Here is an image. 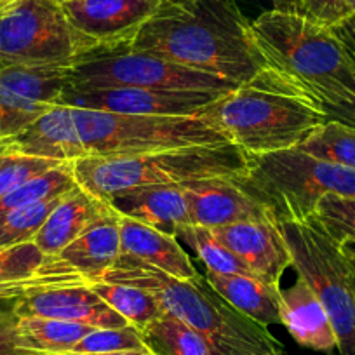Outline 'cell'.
<instances>
[{
	"label": "cell",
	"instance_id": "obj_42",
	"mask_svg": "<svg viewBox=\"0 0 355 355\" xmlns=\"http://www.w3.org/2000/svg\"><path fill=\"white\" fill-rule=\"evenodd\" d=\"M340 245H341V249H343L345 254H347L348 258L355 259V241H354V239H350V241L341 242Z\"/></svg>",
	"mask_w": 355,
	"mask_h": 355
},
{
	"label": "cell",
	"instance_id": "obj_49",
	"mask_svg": "<svg viewBox=\"0 0 355 355\" xmlns=\"http://www.w3.org/2000/svg\"><path fill=\"white\" fill-rule=\"evenodd\" d=\"M352 259V258H350ZM352 261H354V265H355V259H352Z\"/></svg>",
	"mask_w": 355,
	"mask_h": 355
},
{
	"label": "cell",
	"instance_id": "obj_48",
	"mask_svg": "<svg viewBox=\"0 0 355 355\" xmlns=\"http://www.w3.org/2000/svg\"><path fill=\"white\" fill-rule=\"evenodd\" d=\"M2 138H6V136H0V139H2Z\"/></svg>",
	"mask_w": 355,
	"mask_h": 355
},
{
	"label": "cell",
	"instance_id": "obj_20",
	"mask_svg": "<svg viewBox=\"0 0 355 355\" xmlns=\"http://www.w3.org/2000/svg\"><path fill=\"white\" fill-rule=\"evenodd\" d=\"M121 242L122 258L145 263L183 281L200 277L190 254L174 235L121 214Z\"/></svg>",
	"mask_w": 355,
	"mask_h": 355
},
{
	"label": "cell",
	"instance_id": "obj_45",
	"mask_svg": "<svg viewBox=\"0 0 355 355\" xmlns=\"http://www.w3.org/2000/svg\"><path fill=\"white\" fill-rule=\"evenodd\" d=\"M0 355H30V354H25V352H12V354H0Z\"/></svg>",
	"mask_w": 355,
	"mask_h": 355
},
{
	"label": "cell",
	"instance_id": "obj_28",
	"mask_svg": "<svg viewBox=\"0 0 355 355\" xmlns=\"http://www.w3.org/2000/svg\"><path fill=\"white\" fill-rule=\"evenodd\" d=\"M176 237L196 252L197 258L206 266V272L218 275H251L248 266L234 252L228 251L209 228L192 223L183 225L178 228Z\"/></svg>",
	"mask_w": 355,
	"mask_h": 355
},
{
	"label": "cell",
	"instance_id": "obj_35",
	"mask_svg": "<svg viewBox=\"0 0 355 355\" xmlns=\"http://www.w3.org/2000/svg\"><path fill=\"white\" fill-rule=\"evenodd\" d=\"M60 160L42 159V157L25 155L18 152L0 153V199L18 187L25 185L26 182L54 167L61 166Z\"/></svg>",
	"mask_w": 355,
	"mask_h": 355
},
{
	"label": "cell",
	"instance_id": "obj_38",
	"mask_svg": "<svg viewBox=\"0 0 355 355\" xmlns=\"http://www.w3.org/2000/svg\"><path fill=\"white\" fill-rule=\"evenodd\" d=\"M235 4L242 9V4H249L258 15L266 11H300L296 0H235Z\"/></svg>",
	"mask_w": 355,
	"mask_h": 355
},
{
	"label": "cell",
	"instance_id": "obj_27",
	"mask_svg": "<svg viewBox=\"0 0 355 355\" xmlns=\"http://www.w3.org/2000/svg\"><path fill=\"white\" fill-rule=\"evenodd\" d=\"M85 284L93 289L110 309H114L119 315L124 317L131 326L138 327L139 331L145 329L152 320L164 313L155 296L146 293L145 289L105 281H89Z\"/></svg>",
	"mask_w": 355,
	"mask_h": 355
},
{
	"label": "cell",
	"instance_id": "obj_13",
	"mask_svg": "<svg viewBox=\"0 0 355 355\" xmlns=\"http://www.w3.org/2000/svg\"><path fill=\"white\" fill-rule=\"evenodd\" d=\"M162 0H68L63 11L85 51L129 44Z\"/></svg>",
	"mask_w": 355,
	"mask_h": 355
},
{
	"label": "cell",
	"instance_id": "obj_39",
	"mask_svg": "<svg viewBox=\"0 0 355 355\" xmlns=\"http://www.w3.org/2000/svg\"><path fill=\"white\" fill-rule=\"evenodd\" d=\"M331 28L334 30L338 39L345 44V47H347V49L350 51L352 56L355 58V12H352L350 16L341 19L340 23H336V25L331 26Z\"/></svg>",
	"mask_w": 355,
	"mask_h": 355
},
{
	"label": "cell",
	"instance_id": "obj_26",
	"mask_svg": "<svg viewBox=\"0 0 355 355\" xmlns=\"http://www.w3.org/2000/svg\"><path fill=\"white\" fill-rule=\"evenodd\" d=\"M141 336L153 355H214L202 334L167 312L141 329Z\"/></svg>",
	"mask_w": 355,
	"mask_h": 355
},
{
	"label": "cell",
	"instance_id": "obj_29",
	"mask_svg": "<svg viewBox=\"0 0 355 355\" xmlns=\"http://www.w3.org/2000/svg\"><path fill=\"white\" fill-rule=\"evenodd\" d=\"M296 148L315 159L355 169V129L341 122L326 121Z\"/></svg>",
	"mask_w": 355,
	"mask_h": 355
},
{
	"label": "cell",
	"instance_id": "obj_17",
	"mask_svg": "<svg viewBox=\"0 0 355 355\" xmlns=\"http://www.w3.org/2000/svg\"><path fill=\"white\" fill-rule=\"evenodd\" d=\"M18 317H47L68 320L91 327L131 326L122 315L107 305L87 284L47 289L15 300Z\"/></svg>",
	"mask_w": 355,
	"mask_h": 355
},
{
	"label": "cell",
	"instance_id": "obj_33",
	"mask_svg": "<svg viewBox=\"0 0 355 355\" xmlns=\"http://www.w3.org/2000/svg\"><path fill=\"white\" fill-rule=\"evenodd\" d=\"M313 220L334 242L355 241V199L341 196H324L313 213Z\"/></svg>",
	"mask_w": 355,
	"mask_h": 355
},
{
	"label": "cell",
	"instance_id": "obj_21",
	"mask_svg": "<svg viewBox=\"0 0 355 355\" xmlns=\"http://www.w3.org/2000/svg\"><path fill=\"white\" fill-rule=\"evenodd\" d=\"M110 209L112 206L108 202L91 196L82 187H75L58 200L46 223L33 239V244L46 256H60V252L89 225H93Z\"/></svg>",
	"mask_w": 355,
	"mask_h": 355
},
{
	"label": "cell",
	"instance_id": "obj_41",
	"mask_svg": "<svg viewBox=\"0 0 355 355\" xmlns=\"http://www.w3.org/2000/svg\"><path fill=\"white\" fill-rule=\"evenodd\" d=\"M91 355H153L148 348H139V350H125L115 352V354H91Z\"/></svg>",
	"mask_w": 355,
	"mask_h": 355
},
{
	"label": "cell",
	"instance_id": "obj_40",
	"mask_svg": "<svg viewBox=\"0 0 355 355\" xmlns=\"http://www.w3.org/2000/svg\"><path fill=\"white\" fill-rule=\"evenodd\" d=\"M336 6L341 15V19H345L352 12H355V0H336Z\"/></svg>",
	"mask_w": 355,
	"mask_h": 355
},
{
	"label": "cell",
	"instance_id": "obj_2",
	"mask_svg": "<svg viewBox=\"0 0 355 355\" xmlns=\"http://www.w3.org/2000/svg\"><path fill=\"white\" fill-rule=\"evenodd\" d=\"M93 281L119 282L145 289L155 296L164 312L178 317L202 334L214 355L284 354L281 341L270 331L225 302L202 275L183 281L121 256L110 270Z\"/></svg>",
	"mask_w": 355,
	"mask_h": 355
},
{
	"label": "cell",
	"instance_id": "obj_34",
	"mask_svg": "<svg viewBox=\"0 0 355 355\" xmlns=\"http://www.w3.org/2000/svg\"><path fill=\"white\" fill-rule=\"evenodd\" d=\"M146 348L143 343L141 331L135 326L124 327H94L85 334L68 355L115 354V352L139 350Z\"/></svg>",
	"mask_w": 355,
	"mask_h": 355
},
{
	"label": "cell",
	"instance_id": "obj_15",
	"mask_svg": "<svg viewBox=\"0 0 355 355\" xmlns=\"http://www.w3.org/2000/svg\"><path fill=\"white\" fill-rule=\"evenodd\" d=\"M213 234L248 266L252 277L266 284L281 286L282 275L291 268V252L275 218L225 225L213 228Z\"/></svg>",
	"mask_w": 355,
	"mask_h": 355
},
{
	"label": "cell",
	"instance_id": "obj_37",
	"mask_svg": "<svg viewBox=\"0 0 355 355\" xmlns=\"http://www.w3.org/2000/svg\"><path fill=\"white\" fill-rule=\"evenodd\" d=\"M296 2H298L300 11L315 21L327 26H334L341 21L336 0H296Z\"/></svg>",
	"mask_w": 355,
	"mask_h": 355
},
{
	"label": "cell",
	"instance_id": "obj_6",
	"mask_svg": "<svg viewBox=\"0 0 355 355\" xmlns=\"http://www.w3.org/2000/svg\"><path fill=\"white\" fill-rule=\"evenodd\" d=\"M239 180L275 221H306L324 196L355 199V169L315 159L300 148L248 155V169Z\"/></svg>",
	"mask_w": 355,
	"mask_h": 355
},
{
	"label": "cell",
	"instance_id": "obj_11",
	"mask_svg": "<svg viewBox=\"0 0 355 355\" xmlns=\"http://www.w3.org/2000/svg\"><path fill=\"white\" fill-rule=\"evenodd\" d=\"M223 94L182 93L131 85L68 84L60 103L84 110L110 112L124 115H166V117H197Z\"/></svg>",
	"mask_w": 355,
	"mask_h": 355
},
{
	"label": "cell",
	"instance_id": "obj_12",
	"mask_svg": "<svg viewBox=\"0 0 355 355\" xmlns=\"http://www.w3.org/2000/svg\"><path fill=\"white\" fill-rule=\"evenodd\" d=\"M70 68L0 67V136H16L60 103Z\"/></svg>",
	"mask_w": 355,
	"mask_h": 355
},
{
	"label": "cell",
	"instance_id": "obj_4",
	"mask_svg": "<svg viewBox=\"0 0 355 355\" xmlns=\"http://www.w3.org/2000/svg\"><path fill=\"white\" fill-rule=\"evenodd\" d=\"M245 169L248 155L232 143L136 155H89L73 162L78 187L105 202L145 187L239 176Z\"/></svg>",
	"mask_w": 355,
	"mask_h": 355
},
{
	"label": "cell",
	"instance_id": "obj_46",
	"mask_svg": "<svg viewBox=\"0 0 355 355\" xmlns=\"http://www.w3.org/2000/svg\"><path fill=\"white\" fill-rule=\"evenodd\" d=\"M58 2H60V4H63V2H68V0H58Z\"/></svg>",
	"mask_w": 355,
	"mask_h": 355
},
{
	"label": "cell",
	"instance_id": "obj_43",
	"mask_svg": "<svg viewBox=\"0 0 355 355\" xmlns=\"http://www.w3.org/2000/svg\"><path fill=\"white\" fill-rule=\"evenodd\" d=\"M11 139L12 136H6V138L0 139V153L11 152Z\"/></svg>",
	"mask_w": 355,
	"mask_h": 355
},
{
	"label": "cell",
	"instance_id": "obj_5",
	"mask_svg": "<svg viewBox=\"0 0 355 355\" xmlns=\"http://www.w3.org/2000/svg\"><path fill=\"white\" fill-rule=\"evenodd\" d=\"M251 35L266 68L355 94V58L331 26L302 11H266L251 19Z\"/></svg>",
	"mask_w": 355,
	"mask_h": 355
},
{
	"label": "cell",
	"instance_id": "obj_31",
	"mask_svg": "<svg viewBox=\"0 0 355 355\" xmlns=\"http://www.w3.org/2000/svg\"><path fill=\"white\" fill-rule=\"evenodd\" d=\"M61 197L63 196L28 204V206L18 207V209H12L4 216H0V245L33 242L35 235L39 234L49 213L54 209Z\"/></svg>",
	"mask_w": 355,
	"mask_h": 355
},
{
	"label": "cell",
	"instance_id": "obj_50",
	"mask_svg": "<svg viewBox=\"0 0 355 355\" xmlns=\"http://www.w3.org/2000/svg\"><path fill=\"white\" fill-rule=\"evenodd\" d=\"M281 355H284V354H281Z\"/></svg>",
	"mask_w": 355,
	"mask_h": 355
},
{
	"label": "cell",
	"instance_id": "obj_9",
	"mask_svg": "<svg viewBox=\"0 0 355 355\" xmlns=\"http://www.w3.org/2000/svg\"><path fill=\"white\" fill-rule=\"evenodd\" d=\"M84 51L58 0H16L0 11V67L70 68Z\"/></svg>",
	"mask_w": 355,
	"mask_h": 355
},
{
	"label": "cell",
	"instance_id": "obj_25",
	"mask_svg": "<svg viewBox=\"0 0 355 355\" xmlns=\"http://www.w3.org/2000/svg\"><path fill=\"white\" fill-rule=\"evenodd\" d=\"M94 327L47 317H19L18 348L30 355H68Z\"/></svg>",
	"mask_w": 355,
	"mask_h": 355
},
{
	"label": "cell",
	"instance_id": "obj_10",
	"mask_svg": "<svg viewBox=\"0 0 355 355\" xmlns=\"http://www.w3.org/2000/svg\"><path fill=\"white\" fill-rule=\"evenodd\" d=\"M131 44V42H129ZM129 44L84 51L70 67L71 84L131 85V87L227 94L239 84L182 64L139 53Z\"/></svg>",
	"mask_w": 355,
	"mask_h": 355
},
{
	"label": "cell",
	"instance_id": "obj_23",
	"mask_svg": "<svg viewBox=\"0 0 355 355\" xmlns=\"http://www.w3.org/2000/svg\"><path fill=\"white\" fill-rule=\"evenodd\" d=\"M121 254V214L112 207L68 244L60 258L84 275L85 281H93L110 270Z\"/></svg>",
	"mask_w": 355,
	"mask_h": 355
},
{
	"label": "cell",
	"instance_id": "obj_8",
	"mask_svg": "<svg viewBox=\"0 0 355 355\" xmlns=\"http://www.w3.org/2000/svg\"><path fill=\"white\" fill-rule=\"evenodd\" d=\"M89 155H136L192 146L227 145V138L199 117L124 115L71 108Z\"/></svg>",
	"mask_w": 355,
	"mask_h": 355
},
{
	"label": "cell",
	"instance_id": "obj_24",
	"mask_svg": "<svg viewBox=\"0 0 355 355\" xmlns=\"http://www.w3.org/2000/svg\"><path fill=\"white\" fill-rule=\"evenodd\" d=\"M206 281L221 298L254 322L268 327L281 324V286H272L251 275H218L206 272Z\"/></svg>",
	"mask_w": 355,
	"mask_h": 355
},
{
	"label": "cell",
	"instance_id": "obj_1",
	"mask_svg": "<svg viewBox=\"0 0 355 355\" xmlns=\"http://www.w3.org/2000/svg\"><path fill=\"white\" fill-rule=\"evenodd\" d=\"M129 46L239 85L266 68L235 0L162 2Z\"/></svg>",
	"mask_w": 355,
	"mask_h": 355
},
{
	"label": "cell",
	"instance_id": "obj_19",
	"mask_svg": "<svg viewBox=\"0 0 355 355\" xmlns=\"http://www.w3.org/2000/svg\"><path fill=\"white\" fill-rule=\"evenodd\" d=\"M11 152L60 162H75L87 157L75 124L73 110L64 105L49 108L19 135L12 136Z\"/></svg>",
	"mask_w": 355,
	"mask_h": 355
},
{
	"label": "cell",
	"instance_id": "obj_18",
	"mask_svg": "<svg viewBox=\"0 0 355 355\" xmlns=\"http://www.w3.org/2000/svg\"><path fill=\"white\" fill-rule=\"evenodd\" d=\"M279 313L281 324L298 345L324 354L338 350L336 333L326 309L300 275L289 288L281 289Z\"/></svg>",
	"mask_w": 355,
	"mask_h": 355
},
{
	"label": "cell",
	"instance_id": "obj_3",
	"mask_svg": "<svg viewBox=\"0 0 355 355\" xmlns=\"http://www.w3.org/2000/svg\"><path fill=\"white\" fill-rule=\"evenodd\" d=\"M197 117L245 155L296 148L327 121L272 68L220 96Z\"/></svg>",
	"mask_w": 355,
	"mask_h": 355
},
{
	"label": "cell",
	"instance_id": "obj_36",
	"mask_svg": "<svg viewBox=\"0 0 355 355\" xmlns=\"http://www.w3.org/2000/svg\"><path fill=\"white\" fill-rule=\"evenodd\" d=\"M18 320L15 300H0V354L21 352L18 348Z\"/></svg>",
	"mask_w": 355,
	"mask_h": 355
},
{
	"label": "cell",
	"instance_id": "obj_47",
	"mask_svg": "<svg viewBox=\"0 0 355 355\" xmlns=\"http://www.w3.org/2000/svg\"><path fill=\"white\" fill-rule=\"evenodd\" d=\"M162 2H171V0H162Z\"/></svg>",
	"mask_w": 355,
	"mask_h": 355
},
{
	"label": "cell",
	"instance_id": "obj_22",
	"mask_svg": "<svg viewBox=\"0 0 355 355\" xmlns=\"http://www.w3.org/2000/svg\"><path fill=\"white\" fill-rule=\"evenodd\" d=\"M122 216L150 225L176 237L178 228L190 223L189 202L182 185H159L131 190L110 200Z\"/></svg>",
	"mask_w": 355,
	"mask_h": 355
},
{
	"label": "cell",
	"instance_id": "obj_7",
	"mask_svg": "<svg viewBox=\"0 0 355 355\" xmlns=\"http://www.w3.org/2000/svg\"><path fill=\"white\" fill-rule=\"evenodd\" d=\"M291 268L306 281L329 315L340 355H355V265L313 220L277 221Z\"/></svg>",
	"mask_w": 355,
	"mask_h": 355
},
{
	"label": "cell",
	"instance_id": "obj_32",
	"mask_svg": "<svg viewBox=\"0 0 355 355\" xmlns=\"http://www.w3.org/2000/svg\"><path fill=\"white\" fill-rule=\"evenodd\" d=\"M281 75V73H279ZM296 93L310 101L319 112L326 115L327 121H336L355 129V94L341 89H329L312 82L281 75Z\"/></svg>",
	"mask_w": 355,
	"mask_h": 355
},
{
	"label": "cell",
	"instance_id": "obj_30",
	"mask_svg": "<svg viewBox=\"0 0 355 355\" xmlns=\"http://www.w3.org/2000/svg\"><path fill=\"white\" fill-rule=\"evenodd\" d=\"M75 187H78V183L75 180L73 162H64L2 197L0 199V216H4L6 213L18 209V207L28 206V204L64 196Z\"/></svg>",
	"mask_w": 355,
	"mask_h": 355
},
{
	"label": "cell",
	"instance_id": "obj_44",
	"mask_svg": "<svg viewBox=\"0 0 355 355\" xmlns=\"http://www.w3.org/2000/svg\"><path fill=\"white\" fill-rule=\"evenodd\" d=\"M12 2H16V0H0V11L4 8H8V6H11Z\"/></svg>",
	"mask_w": 355,
	"mask_h": 355
},
{
	"label": "cell",
	"instance_id": "obj_51",
	"mask_svg": "<svg viewBox=\"0 0 355 355\" xmlns=\"http://www.w3.org/2000/svg\"><path fill=\"white\" fill-rule=\"evenodd\" d=\"M296 4H298V2H296Z\"/></svg>",
	"mask_w": 355,
	"mask_h": 355
},
{
	"label": "cell",
	"instance_id": "obj_14",
	"mask_svg": "<svg viewBox=\"0 0 355 355\" xmlns=\"http://www.w3.org/2000/svg\"><path fill=\"white\" fill-rule=\"evenodd\" d=\"M85 282L84 275L60 256H46L33 242L0 245V300H19Z\"/></svg>",
	"mask_w": 355,
	"mask_h": 355
},
{
	"label": "cell",
	"instance_id": "obj_16",
	"mask_svg": "<svg viewBox=\"0 0 355 355\" xmlns=\"http://www.w3.org/2000/svg\"><path fill=\"white\" fill-rule=\"evenodd\" d=\"M182 187L189 202L190 223L197 227L213 230L239 221L274 218L268 207L242 185L239 176L197 180Z\"/></svg>",
	"mask_w": 355,
	"mask_h": 355
}]
</instances>
